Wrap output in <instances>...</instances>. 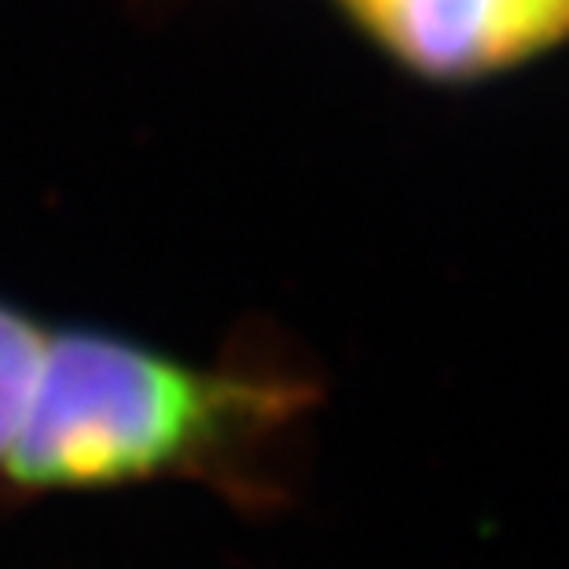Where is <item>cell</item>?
Here are the masks:
<instances>
[{
    "instance_id": "6da1fadb",
    "label": "cell",
    "mask_w": 569,
    "mask_h": 569,
    "mask_svg": "<svg viewBox=\"0 0 569 569\" xmlns=\"http://www.w3.org/2000/svg\"><path fill=\"white\" fill-rule=\"evenodd\" d=\"M250 393L143 349L70 335L44 349L27 416L0 470L19 489H92L196 463Z\"/></svg>"
},
{
    "instance_id": "7a4b0ae2",
    "label": "cell",
    "mask_w": 569,
    "mask_h": 569,
    "mask_svg": "<svg viewBox=\"0 0 569 569\" xmlns=\"http://www.w3.org/2000/svg\"><path fill=\"white\" fill-rule=\"evenodd\" d=\"M379 38L427 74L467 78L569 38V0H357Z\"/></svg>"
},
{
    "instance_id": "3957f363",
    "label": "cell",
    "mask_w": 569,
    "mask_h": 569,
    "mask_svg": "<svg viewBox=\"0 0 569 569\" xmlns=\"http://www.w3.org/2000/svg\"><path fill=\"white\" fill-rule=\"evenodd\" d=\"M44 357L41 335L19 312L0 306V463L27 416L33 382H38Z\"/></svg>"
}]
</instances>
